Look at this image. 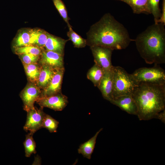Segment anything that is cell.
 <instances>
[{
    "mask_svg": "<svg viewBox=\"0 0 165 165\" xmlns=\"http://www.w3.org/2000/svg\"><path fill=\"white\" fill-rule=\"evenodd\" d=\"M133 40L124 26L109 13L105 14L87 33L86 45L114 50L126 48Z\"/></svg>",
    "mask_w": 165,
    "mask_h": 165,
    "instance_id": "1",
    "label": "cell"
},
{
    "mask_svg": "<svg viewBox=\"0 0 165 165\" xmlns=\"http://www.w3.org/2000/svg\"><path fill=\"white\" fill-rule=\"evenodd\" d=\"M131 96L137 108V116L140 120L155 118L165 108V84L141 82Z\"/></svg>",
    "mask_w": 165,
    "mask_h": 165,
    "instance_id": "2",
    "label": "cell"
},
{
    "mask_svg": "<svg viewBox=\"0 0 165 165\" xmlns=\"http://www.w3.org/2000/svg\"><path fill=\"white\" fill-rule=\"evenodd\" d=\"M165 25L154 23L134 40L138 51L147 64L158 65L165 63Z\"/></svg>",
    "mask_w": 165,
    "mask_h": 165,
    "instance_id": "3",
    "label": "cell"
},
{
    "mask_svg": "<svg viewBox=\"0 0 165 165\" xmlns=\"http://www.w3.org/2000/svg\"><path fill=\"white\" fill-rule=\"evenodd\" d=\"M112 70L113 99L121 96L131 95L138 83L123 68L113 66Z\"/></svg>",
    "mask_w": 165,
    "mask_h": 165,
    "instance_id": "4",
    "label": "cell"
},
{
    "mask_svg": "<svg viewBox=\"0 0 165 165\" xmlns=\"http://www.w3.org/2000/svg\"><path fill=\"white\" fill-rule=\"evenodd\" d=\"M151 68H141L131 74L138 83L144 82L165 84V71L158 64Z\"/></svg>",
    "mask_w": 165,
    "mask_h": 165,
    "instance_id": "5",
    "label": "cell"
},
{
    "mask_svg": "<svg viewBox=\"0 0 165 165\" xmlns=\"http://www.w3.org/2000/svg\"><path fill=\"white\" fill-rule=\"evenodd\" d=\"M25 123L23 127L26 131L34 134L37 131L42 128L43 121L46 113L42 108L39 109L34 107L27 112Z\"/></svg>",
    "mask_w": 165,
    "mask_h": 165,
    "instance_id": "6",
    "label": "cell"
},
{
    "mask_svg": "<svg viewBox=\"0 0 165 165\" xmlns=\"http://www.w3.org/2000/svg\"><path fill=\"white\" fill-rule=\"evenodd\" d=\"M94 57L95 63L104 70L111 69L113 66L111 62V57L113 50L110 48L100 46H90Z\"/></svg>",
    "mask_w": 165,
    "mask_h": 165,
    "instance_id": "7",
    "label": "cell"
},
{
    "mask_svg": "<svg viewBox=\"0 0 165 165\" xmlns=\"http://www.w3.org/2000/svg\"><path fill=\"white\" fill-rule=\"evenodd\" d=\"M36 101L41 108H48L55 111L62 110L68 103L67 97L61 92L51 96L39 98Z\"/></svg>",
    "mask_w": 165,
    "mask_h": 165,
    "instance_id": "8",
    "label": "cell"
},
{
    "mask_svg": "<svg viewBox=\"0 0 165 165\" xmlns=\"http://www.w3.org/2000/svg\"><path fill=\"white\" fill-rule=\"evenodd\" d=\"M64 55L43 49L38 61L40 65L49 66L55 70L64 68Z\"/></svg>",
    "mask_w": 165,
    "mask_h": 165,
    "instance_id": "9",
    "label": "cell"
},
{
    "mask_svg": "<svg viewBox=\"0 0 165 165\" xmlns=\"http://www.w3.org/2000/svg\"><path fill=\"white\" fill-rule=\"evenodd\" d=\"M41 93L40 89L33 82L26 86L20 95L25 111L34 107V103L40 97Z\"/></svg>",
    "mask_w": 165,
    "mask_h": 165,
    "instance_id": "10",
    "label": "cell"
},
{
    "mask_svg": "<svg viewBox=\"0 0 165 165\" xmlns=\"http://www.w3.org/2000/svg\"><path fill=\"white\" fill-rule=\"evenodd\" d=\"M64 68L57 70L48 85L41 91L40 97L53 95L61 92Z\"/></svg>",
    "mask_w": 165,
    "mask_h": 165,
    "instance_id": "11",
    "label": "cell"
},
{
    "mask_svg": "<svg viewBox=\"0 0 165 165\" xmlns=\"http://www.w3.org/2000/svg\"><path fill=\"white\" fill-rule=\"evenodd\" d=\"M113 81L112 68L111 69L104 71L103 76L97 86L104 98L110 102L113 99Z\"/></svg>",
    "mask_w": 165,
    "mask_h": 165,
    "instance_id": "12",
    "label": "cell"
},
{
    "mask_svg": "<svg viewBox=\"0 0 165 165\" xmlns=\"http://www.w3.org/2000/svg\"><path fill=\"white\" fill-rule=\"evenodd\" d=\"M110 102L129 114L137 115V106L131 95L121 96L112 99Z\"/></svg>",
    "mask_w": 165,
    "mask_h": 165,
    "instance_id": "13",
    "label": "cell"
},
{
    "mask_svg": "<svg viewBox=\"0 0 165 165\" xmlns=\"http://www.w3.org/2000/svg\"><path fill=\"white\" fill-rule=\"evenodd\" d=\"M68 40L55 36L49 33L44 49L64 55L65 46Z\"/></svg>",
    "mask_w": 165,
    "mask_h": 165,
    "instance_id": "14",
    "label": "cell"
},
{
    "mask_svg": "<svg viewBox=\"0 0 165 165\" xmlns=\"http://www.w3.org/2000/svg\"><path fill=\"white\" fill-rule=\"evenodd\" d=\"M40 65V73L36 84L40 89H43L49 84L57 70L46 65Z\"/></svg>",
    "mask_w": 165,
    "mask_h": 165,
    "instance_id": "15",
    "label": "cell"
},
{
    "mask_svg": "<svg viewBox=\"0 0 165 165\" xmlns=\"http://www.w3.org/2000/svg\"><path fill=\"white\" fill-rule=\"evenodd\" d=\"M49 33L42 29L38 28L30 29V45L44 49Z\"/></svg>",
    "mask_w": 165,
    "mask_h": 165,
    "instance_id": "16",
    "label": "cell"
},
{
    "mask_svg": "<svg viewBox=\"0 0 165 165\" xmlns=\"http://www.w3.org/2000/svg\"><path fill=\"white\" fill-rule=\"evenodd\" d=\"M102 130V128H101L93 137L81 144L78 149V153L81 154L84 157L90 159L95 147L97 138Z\"/></svg>",
    "mask_w": 165,
    "mask_h": 165,
    "instance_id": "17",
    "label": "cell"
},
{
    "mask_svg": "<svg viewBox=\"0 0 165 165\" xmlns=\"http://www.w3.org/2000/svg\"><path fill=\"white\" fill-rule=\"evenodd\" d=\"M30 29L23 28L19 30L12 42L13 48L31 45Z\"/></svg>",
    "mask_w": 165,
    "mask_h": 165,
    "instance_id": "18",
    "label": "cell"
},
{
    "mask_svg": "<svg viewBox=\"0 0 165 165\" xmlns=\"http://www.w3.org/2000/svg\"><path fill=\"white\" fill-rule=\"evenodd\" d=\"M131 7L134 13L150 14L148 7V0H121Z\"/></svg>",
    "mask_w": 165,
    "mask_h": 165,
    "instance_id": "19",
    "label": "cell"
},
{
    "mask_svg": "<svg viewBox=\"0 0 165 165\" xmlns=\"http://www.w3.org/2000/svg\"><path fill=\"white\" fill-rule=\"evenodd\" d=\"M104 73V71L100 66L95 63L89 70L87 78L91 81L95 86H98Z\"/></svg>",
    "mask_w": 165,
    "mask_h": 165,
    "instance_id": "20",
    "label": "cell"
},
{
    "mask_svg": "<svg viewBox=\"0 0 165 165\" xmlns=\"http://www.w3.org/2000/svg\"><path fill=\"white\" fill-rule=\"evenodd\" d=\"M68 31L67 32L69 40H70L74 46L77 48L84 47L86 45V39L82 38L80 35L75 32L69 24L68 25Z\"/></svg>",
    "mask_w": 165,
    "mask_h": 165,
    "instance_id": "21",
    "label": "cell"
},
{
    "mask_svg": "<svg viewBox=\"0 0 165 165\" xmlns=\"http://www.w3.org/2000/svg\"><path fill=\"white\" fill-rule=\"evenodd\" d=\"M23 64L29 80L32 82H36L40 73V67L37 63Z\"/></svg>",
    "mask_w": 165,
    "mask_h": 165,
    "instance_id": "22",
    "label": "cell"
},
{
    "mask_svg": "<svg viewBox=\"0 0 165 165\" xmlns=\"http://www.w3.org/2000/svg\"><path fill=\"white\" fill-rule=\"evenodd\" d=\"M33 135L29 132L26 135L25 139L23 143L25 156L27 157H29L32 154L36 153V145L33 137Z\"/></svg>",
    "mask_w": 165,
    "mask_h": 165,
    "instance_id": "23",
    "label": "cell"
},
{
    "mask_svg": "<svg viewBox=\"0 0 165 165\" xmlns=\"http://www.w3.org/2000/svg\"><path fill=\"white\" fill-rule=\"evenodd\" d=\"M13 48L14 53L18 55L23 54H31L40 56L43 49L33 45H29Z\"/></svg>",
    "mask_w": 165,
    "mask_h": 165,
    "instance_id": "24",
    "label": "cell"
},
{
    "mask_svg": "<svg viewBox=\"0 0 165 165\" xmlns=\"http://www.w3.org/2000/svg\"><path fill=\"white\" fill-rule=\"evenodd\" d=\"M160 0H148V7L150 14H152L154 18L155 23H157L160 19L161 13L159 7Z\"/></svg>",
    "mask_w": 165,
    "mask_h": 165,
    "instance_id": "25",
    "label": "cell"
},
{
    "mask_svg": "<svg viewBox=\"0 0 165 165\" xmlns=\"http://www.w3.org/2000/svg\"><path fill=\"white\" fill-rule=\"evenodd\" d=\"M59 124L58 121L46 114L43 121L42 128H46L50 133H55L57 131Z\"/></svg>",
    "mask_w": 165,
    "mask_h": 165,
    "instance_id": "26",
    "label": "cell"
},
{
    "mask_svg": "<svg viewBox=\"0 0 165 165\" xmlns=\"http://www.w3.org/2000/svg\"><path fill=\"white\" fill-rule=\"evenodd\" d=\"M53 4L67 25L69 24V20L70 18L68 16L66 6L61 0H52Z\"/></svg>",
    "mask_w": 165,
    "mask_h": 165,
    "instance_id": "27",
    "label": "cell"
},
{
    "mask_svg": "<svg viewBox=\"0 0 165 165\" xmlns=\"http://www.w3.org/2000/svg\"><path fill=\"white\" fill-rule=\"evenodd\" d=\"M23 64H36L40 59V56L31 54H23L18 55Z\"/></svg>",
    "mask_w": 165,
    "mask_h": 165,
    "instance_id": "28",
    "label": "cell"
},
{
    "mask_svg": "<svg viewBox=\"0 0 165 165\" xmlns=\"http://www.w3.org/2000/svg\"><path fill=\"white\" fill-rule=\"evenodd\" d=\"M160 23L165 24V0H163L161 15L157 23Z\"/></svg>",
    "mask_w": 165,
    "mask_h": 165,
    "instance_id": "29",
    "label": "cell"
},
{
    "mask_svg": "<svg viewBox=\"0 0 165 165\" xmlns=\"http://www.w3.org/2000/svg\"><path fill=\"white\" fill-rule=\"evenodd\" d=\"M156 119L160 120L162 122H165V110L159 112L156 116Z\"/></svg>",
    "mask_w": 165,
    "mask_h": 165,
    "instance_id": "30",
    "label": "cell"
},
{
    "mask_svg": "<svg viewBox=\"0 0 165 165\" xmlns=\"http://www.w3.org/2000/svg\"><path fill=\"white\" fill-rule=\"evenodd\" d=\"M119 0L121 1V0Z\"/></svg>",
    "mask_w": 165,
    "mask_h": 165,
    "instance_id": "31",
    "label": "cell"
}]
</instances>
